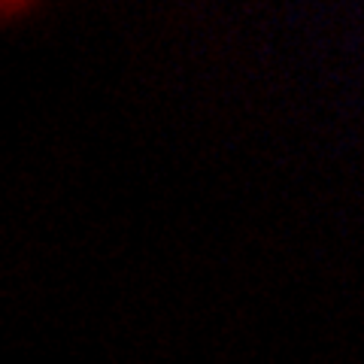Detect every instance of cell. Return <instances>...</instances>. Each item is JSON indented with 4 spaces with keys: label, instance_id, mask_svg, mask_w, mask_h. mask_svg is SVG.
Instances as JSON below:
<instances>
[{
    "label": "cell",
    "instance_id": "cell-1",
    "mask_svg": "<svg viewBox=\"0 0 364 364\" xmlns=\"http://www.w3.org/2000/svg\"><path fill=\"white\" fill-rule=\"evenodd\" d=\"M31 4V0H4V9H6V16H13L18 13V9H25Z\"/></svg>",
    "mask_w": 364,
    "mask_h": 364
}]
</instances>
